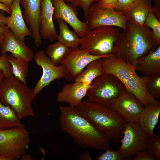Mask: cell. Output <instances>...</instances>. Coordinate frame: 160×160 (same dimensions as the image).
Wrapping results in <instances>:
<instances>
[{
	"label": "cell",
	"instance_id": "obj_21",
	"mask_svg": "<svg viewBox=\"0 0 160 160\" xmlns=\"http://www.w3.org/2000/svg\"><path fill=\"white\" fill-rule=\"evenodd\" d=\"M152 0H137L133 2L124 14L128 21L138 25L144 24L150 12L154 13L151 4Z\"/></svg>",
	"mask_w": 160,
	"mask_h": 160
},
{
	"label": "cell",
	"instance_id": "obj_7",
	"mask_svg": "<svg viewBox=\"0 0 160 160\" xmlns=\"http://www.w3.org/2000/svg\"><path fill=\"white\" fill-rule=\"evenodd\" d=\"M125 89L116 77L103 73L93 81L86 96L88 101L108 107Z\"/></svg>",
	"mask_w": 160,
	"mask_h": 160
},
{
	"label": "cell",
	"instance_id": "obj_28",
	"mask_svg": "<svg viewBox=\"0 0 160 160\" xmlns=\"http://www.w3.org/2000/svg\"><path fill=\"white\" fill-rule=\"evenodd\" d=\"M153 30L152 32L157 46L160 45V20L152 12H149L144 24Z\"/></svg>",
	"mask_w": 160,
	"mask_h": 160
},
{
	"label": "cell",
	"instance_id": "obj_42",
	"mask_svg": "<svg viewBox=\"0 0 160 160\" xmlns=\"http://www.w3.org/2000/svg\"><path fill=\"white\" fill-rule=\"evenodd\" d=\"M20 158L23 160H33L32 156L30 154H26L25 153L22 154Z\"/></svg>",
	"mask_w": 160,
	"mask_h": 160
},
{
	"label": "cell",
	"instance_id": "obj_23",
	"mask_svg": "<svg viewBox=\"0 0 160 160\" xmlns=\"http://www.w3.org/2000/svg\"><path fill=\"white\" fill-rule=\"evenodd\" d=\"M57 20L60 30L57 41L69 48L79 46L80 38L77 34L74 31H71L63 20L59 18Z\"/></svg>",
	"mask_w": 160,
	"mask_h": 160
},
{
	"label": "cell",
	"instance_id": "obj_20",
	"mask_svg": "<svg viewBox=\"0 0 160 160\" xmlns=\"http://www.w3.org/2000/svg\"><path fill=\"white\" fill-rule=\"evenodd\" d=\"M135 67L136 71L144 76L160 74V45L154 50L139 58Z\"/></svg>",
	"mask_w": 160,
	"mask_h": 160
},
{
	"label": "cell",
	"instance_id": "obj_35",
	"mask_svg": "<svg viewBox=\"0 0 160 160\" xmlns=\"http://www.w3.org/2000/svg\"><path fill=\"white\" fill-rule=\"evenodd\" d=\"M135 156L128 160H156L155 157L146 150L142 151Z\"/></svg>",
	"mask_w": 160,
	"mask_h": 160
},
{
	"label": "cell",
	"instance_id": "obj_22",
	"mask_svg": "<svg viewBox=\"0 0 160 160\" xmlns=\"http://www.w3.org/2000/svg\"><path fill=\"white\" fill-rule=\"evenodd\" d=\"M160 113V104L150 105L144 107L137 122L149 137L154 134L153 130L158 124Z\"/></svg>",
	"mask_w": 160,
	"mask_h": 160
},
{
	"label": "cell",
	"instance_id": "obj_46",
	"mask_svg": "<svg viewBox=\"0 0 160 160\" xmlns=\"http://www.w3.org/2000/svg\"><path fill=\"white\" fill-rule=\"evenodd\" d=\"M66 3H70L74 4L75 0H63Z\"/></svg>",
	"mask_w": 160,
	"mask_h": 160
},
{
	"label": "cell",
	"instance_id": "obj_16",
	"mask_svg": "<svg viewBox=\"0 0 160 160\" xmlns=\"http://www.w3.org/2000/svg\"><path fill=\"white\" fill-rule=\"evenodd\" d=\"M9 52L17 58L30 63L33 58L32 50L25 43L20 42L12 31L8 28L4 35L0 43V52L2 55Z\"/></svg>",
	"mask_w": 160,
	"mask_h": 160
},
{
	"label": "cell",
	"instance_id": "obj_36",
	"mask_svg": "<svg viewBox=\"0 0 160 160\" xmlns=\"http://www.w3.org/2000/svg\"><path fill=\"white\" fill-rule=\"evenodd\" d=\"M116 1L117 0H100L98 3L100 8L113 9Z\"/></svg>",
	"mask_w": 160,
	"mask_h": 160
},
{
	"label": "cell",
	"instance_id": "obj_14",
	"mask_svg": "<svg viewBox=\"0 0 160 160\" xmlns=\"http://www.w3.org/2000/svg\"><path fill=\"white\" fill-rule=\"evenodd\" d=\"M144 107L138 99L125 89L108 107L117 112L129 123L138 122Z\"/></svg>",
	"mask_w": 160,
	"mask_h": 160
},
{
	"label": "cell",
	"instance_id": "obj_29",
	"mask_svg": "<svg viewBox=\"0 0 160 160\" xmlns=\"http://www.w3.org/2000/svg\"><path fill=\"white\" fill-rule=\"evenodd\" d=\"M148 92L154 98L160 97V74L150 77L146 84Z\"/></svg>",
	"mask_w": 160,
	"mask_h": 160
},
{
	"label": "cell",
	"instance_id": "obj_27",
	"mask_svg": "<svg viewBox=\"0 0 160 160\" xmlns=\"http://www.w3.org/2000/svg\"><path fill=\"white\" fill-rule=\"evenodd\" d=\"M69 49L68 48L57 41L49 45L45 52L50 58L52 62L57 65L66 57Z\"/></svg>",
	"mask_w": 160,
	"mask_h": 160
},
{
	"label": "cell",
	"instance_id": "obj_26",
	"mask_svg": "<svg viewBox=\"0 0 160 160\" xmlns=\"http://www.w3.org/2000/svg\"><path fill=\"white\" fill-rule=\"evenodd\" d=\"M8 61L11 66L13 76L27 85L29 63L23 59L16 58L12 55H9Z\"/></svg>",
	"mask_w": 160,
	"mask_h": 160
},
{
	"label": "cell",
	"instance_id": "obj_33",
	"mask_svg": "<svg viewBox=\"0 0 160 160\" xmlns=\"http://www.w3.org/2000/svg\"><path fill=\"white\" fill-rule=\"evenodd\" d=\"M100 0H75L74 5L80 7L83 10L86 20L91 6L94 3H98Z\"/></svg>",
	"mask_w": 160,
	"mask_h": 160
},
{
	"label": "cell",
	"instance_id": "obj_2",
	"mask_svg": "<svg viewBox=\"0 0 160 160\" xmlns=\"http://www.w3.org/2000/svg\"><path fill=\"white\" fill-rule=\"evenodd\" d=\"M158 46L150 28L128 21L126 28L119 33L115 41L113 54L135 66L139 58L154 50Z\"/></svg>",
	"mask_w": 160,
	"mask_h": 160
},
{
	"label": "cell",
	"instance_id": "obj_41",
	"mask_svg": "<svg viewBox=\"0 0 160 160\" xmlns=\"http://www.w3.org/2000/svg\"><path fill=\"white\" fill-rule=\"evenodd\" d=\"M80 159L81 160H92L89 152L88 151H86L81 155L80 157Z\"/></svg>",
	"mask_w": 160,
	"mask_h": 160
},
{
	"label": "cell",
	"instance_id": "obj_38",
	"mask_svg": "<svg viewBox=\"0 0 160 160\" xmlns=\"http://www.w3.org/2000/svg\"><path fill=\"white\" fill-rule=\"evenodd\" d=\"M5 12L0 9V23L6 25L8 16H7L5 14Z\"/></svg>",
	"mask_w": 160,
	"mask_h": 160
},
{
	"label": "cell",
	"instance_id": "obj_3",
	"mask_svg": "<svg viewBox=\"0 0 160 160\" xmlns=\"http://www.w3.org/2000/svg\"><path fill=\"white\" fill-rule=\"evenodd\" d=\"M103 73L112 75L118 78L126 89L146 106L160 104L147 91L146 84L150 76L139 77L135 66L127 63L115 56L100 59Z\"/></svg>",
	"mask_w": 160,
	"mask_h": 160
},
{
	"label": "cell",
	"instance_id": "obj_1",
	"mask_svg": "<svg viewBox=\"0 0 160 160\" xmlns=\"http://www.w3.org/2000/svg\"><path fill=\"white\" fill-rule=\"evenodd\" d=\"M61 129L69 135L81 148L105 150L110 141L106 135L75 107L60 106Z\"/></svg>",
	"mask_w": 160,
	"mask_h": 160
},
{
	"label": "cell",
	"instance_id": "obj_31",
	"mask_svg": "<svg viewBox=\"0 0 160 160\" xmlns=\"http://www.w3.org/2000/svg\"><path fill=\"white\" fill-rule=\"evenodd\" d=\"M8 56L9 55L6 53L2 54L0 57V69L3 71L6 78L13 76L11 66L8 61Z\"/></svg>",
	"mask_w": 160,
	"mask_h": 160
},
{
	"label": "cell",
	"instance_id": "obj_34",
	"mask_svg": "<svg viewBox=\"0 0 160 160\" xmlns=\"http://www.w3.org/2000/svg\"><path fill=\"white\" fill-rule=\"evenodd\" d=\"M132 3L129 0H117L113 9L116 12L124 13L129 8Z\"/></svg>",
	"mask_w": 160,
	"mask_h": 160
},
{
	"label": "cell",
	"instance_id": "obj_9",
	"mask_svg": "<svg viewBox=\"0 0 160 160\" xmlns=\"http://www.w3.org/2000/svg\"><path fill=\"white\" fill-rule=\"evenodd\" d=\"M149 137L137 122L127 123L120 141L121 145L117 151L128 160L146 149Z\"/></svg>",
	"mask_w": 160,
	"mask_h": 160
},
{
	"label": "cell",
	"instance_id": "obj_32",
	"mask_svg": "<svg viewBox=\"0 0 160 160\" xmlns=\"http://www.w3.org/2000/svg\"><path fill=\"white\" fill-rule=\"evenodd\" d=\"M104 153L96 157L98 160H125V159L117 150H105Z\"/></svg>",
	"mask_w": 160,
	"mask_h": 160
},
{
	"label": "cell",
	"instance_id": "obj_24",
	"mask_svg": "<svg viewBox=\"0 0 160 160\" xmlns=\"http://www.w3.org/2000/svg\"><path fill=\"white\" fill-rule=\"evenodd\" d=\"M100 59L90 62L87 66L85 70L76 76L74 79V82L83 83L90 86L96 77L103 73Z\"/></svg>",
	"mask_w": 160,
	"mask_h": 160
},
{
	"label": "cell",
	"instance_id": "obj_12",
	"mask_svg": "<svg viewBox=\"0 0 160 160\" xmlns=\"http://www.w3.org/2000/svg\"><path fill=\"white\" fill-rule=\"evenodd\" d=\"M55 8L53 19H60L68 23L80 38L85 36L90 30L87 23L78 18L77 7L63 0H51Z\"/></svg>",
	"mask_w": 160,
	"mask_h": 160
},
{
	"label": "cell",
	"instance_id": "obj_44",
	"mask_svg": "<svg viewBox=\"0 0 160 160\" xmlns=\"http://www.w3.org/2000/svg\"><path fill=\"white\" fill-rule=\"evenodd\" d=\"M0 160H14L13 159L0 155Z\"/></svg>",
	"mask_w": 160,
	"mask_h": 160
},
{
	"label": "cell",
	"instance_id": "obj_11",
	"mask_svg": "<svg viewBox=\"0 0 160 160\" xmlns=\"http://www.w3.org/2000/svg\"><path fill=\"white\" fill-rule=\"evenodd\" d=\"M33 58L36 65L41 67L42 69L41 77L33 88V94L35 97L52 81L64 78L65 70L63 65L58 66L54 65L43 50L37 52L34 55Z\"/></svg>",
	"mask_w": 160,
	"mask_h": 160
},
{
	"label": "cell",
	"instance_id": "obj_10",
	"mask_svg": "<svg viewBox=\"0 0 160 160\" xmlns=\"http://www.w3.org/2000/svg\"><path fill=\"white\" fill-rule=\"evenodd\" d=\"M85 20L90 30L99 26H113L123 30L126 28L129 21L124 12L100 8L98 3L91 6Z\"/></svg>",
	"mask_w": 160,
	"mask_h": 160
},
{
	"label": "cell",
	"instance_id": "obj_37",
	"mask_svg": "<svg viewBox=\"0 0 160 160\" xmlns=\"http://www.w3.org/2000/svg\"><path fill=\"white\" fill-rule=\"evenodd\" d=\"M154 5L153 8L154 10V14L160 20V0H154Z\"/></svg>",
	"mask_w": 160,
	"mask_h": 160
},
{
	"label": "cell",
	"instance_id": "obj_8",
	"mask_svg": "<svg viewBox=\"0 0 160 160\" xmlns=\"http://www.w3.org/2000/svg\"><path fill=\"white\" fill-rule=\"evenodd\" d=\"M28 131L24 125L0 129V155L18 160L25 153L30 143Z\"/></svg>",
	"mask_w": 160,
	"mask_h": 160
},
{
	"label": "cell",
	"instance_id": "obj_17",
	"mask_svg": "<svg viewBox=\"0 0 160 160\" xmlns=\"http://www.w3.org/2000/svg\"><path fill=\"white\" fill-rule=\"evenodd\" d=\"M55 8L51 0H41L39 30L42 39L53 42L57 35L53 21Z\"/></svg>",
	"mask_w": 160,
	"mask_h": 160
},
{
	"label": "cell",
	"instance_id": "obj_13",
	"mask_svg": "<svg viewBox=\"0 0 160 160\" xmlns=\"http://www.w3.org/2000/svg\"><path fill=\"white\" fill-rule=\"evenodd\" d=\"M115 56L113 54L105 56L90 55L79 47L69 48L68 55L60 64L65 67L64 78L68 81L74 80L75 77L81 72L91 62L104 57Z\"/></svg>",
	"mask_w": 160,
	"mask_h": 160
},
{
	"label": "cell",
	"instance_id": "obj_4",
	"mask_svg": "<svg viewBox=\"0 0 160 160\" xmlns=\"http://www.w3.org/2000/svg\"><path fill=\"white\" fill-rule=\"evenodd\" d=\"M107 137L111 142L119 143L127 123L116 111L108 107L88 100L75 107Z\"/></svg>",
	"mask_w": 160,
	"mask_h": 160
},
{
	"label": "cell",
	"instance_id": "obj_15",
	"mask_svg": "<svg viewBox=\"0 0 160 160\" xmlns=\"http://www.w3.org/2000/svg\"><path fill=\"white\" fill-rule=\"evenodd\" d=\"M23 10V17L31 33L35 45L39 47L41 43L39 30L41 0H20Z\"/></svg>",
	"mask_w": 160,
	"mask_h": 160
},
{
	"label": "cell",
	"instance_id": "obj_30",
	"mask_svg": "<svg viewBox=\"0 0 160 160\" xmlns=\"http://www.w3.org/2000/svg\"><path fill=\"white\" fill-rule=\"evenodd\" d=\"M153 155L156 160L160 159V137L154 135L149 137L145 149Z\"/></svg>",
	"mask_w": 160,
	"mask_h": 160
},
{
	"label": "cell",
	"instance_id": "obj_40",
	"mask_svg": "<svg viewBox=\"0 0 160 160\" xmlns=\"http://www.w3.org/2000/svg\"><path fill=\"white\" fill-rule=\"evenodd\" d=\"M0 9L2 10L9 14H10L11 10L10 7L7 6L0 2Z\"/></svg>",
	"mask_w": 160,
	"mask_h": 160
},
{
	"label": "cell",
	"instance_id": "obj_5",
	"mask_svg": "<svg viewBox=\"0 0 160 160\" xmlns=\"http://www.w3.org/2000/svg\"><path fill=\"white\" fill-rule=\"evenodd\" d=\"M33 89L14 76L5 77L0 85V102L10 107L21 119L33 117Z\"/></svg>",
	"mask_w": 160,
	"mask_h": 160
},
{
	"label": "cell",
	"instance_id": "obj_25",
	"mask_svg": "<svg viewBox=\"0 0 160 160\" xmlns=\"http://www.w3.org/2000/svg\"><path fill=\"white\" fill-rule=\"evenodd\" d=\"M24 124L14 111L0 102V129H12Z\"/></svg>",
	"mask_w": 160,
	"mask_h": 160
},
{
	"label": "cell",
	"instance_id": "obj_45",
	"mask_svg": "<svg viewBox=\"0 0 160 160\" xmlns=\"http://www.w3.org/2000/svg\"><path fill=\"white\" fill-rule=\"evenodd\" d=\"M4 77L5 76L3 72L0 69V85Z\"/></svg>",
	"mask_w": 160,
	"mask_h": 160
},
{
	"label": "cell",
	"instance_id": "obj_18",
	"mask_svg": "<svg viewBox=\"0 0 160 160\" xmlns=\"http://www.w3.org/2000/svg\"><path fill=\"white\" fill-rule=\"evenodd\" d=\"M10 7L11 12L6 25L20 42L25 43V38L31 36V33L24 21L20 0H14Z\"/></svg>",
	"mask_w": 160,
	"mask_h": 160
},
{
	"label": "cell",
	"instance_id": "obj_19",
	"mask_svg": "<svg viewBox=\"0 0 160 160\" xmlns=\"http://www.w3.org/2000/svg\"><path fill=\"white\" fill-rule=\"evenodd\" d=\"M90 86L83 83L76 82L65 84L57 94L56 101L67 103L70 106L76 107L86 96Z\"/></svg>",
	"mask_w": 160,
	"mask_h": 160
},
{
	"label": "cell",
	"instance_id": "obj_43",
	"mask_svg": "<svg viewBox=\"0 0 160 160\" xmlns=\"http://www.w3.org/2000/svg\"><path fill=\"white\" fill-rule=\"evenodd\" d=\"M14 0H0V2L10 7Z\"/></svg>",
	"mask_w": 160,
	"mask_h": 160
},
{
	"label": "cell",
	"instance_id": "obj_47",
	"mask_svg": "<svg viewBox=\"0 0 160 160\" xmlns=\"http://www.w3.org/2000/svg\"><path fill=\"white\" fill-rule=\"evenodd\" d=\"M129 0L130 1H131L133 3V2L136 1L137 0Z\"/></svg>",
	"mask_w": 160,
	"mask_h": 160
},
{
	"label": "cell",
	"instance_id": "obj_39",
	"mask_svg": "<svg viewBox=\"0 0 160 160\" xmlns=\"http://www.w3.org/2000/svg\"><path fill=\"white\" fill-rule=\"evenodd\" d=\"M8 28L5 24L0 23V43L5 31Z\"/></svg>",
	"mask_w": 160,
	"mask_h": 160
},
{
	"label": "cell",
	"instance_id": "obj_6",
	"mask_svg": "<svg viewBox=\"0 0 160 160\" xmlns=\"http://www.w3.org/2000/svg\"><path fill=\"white\" fill-rule=\"evenodd\" d=\"M120 32L119 28L115 26L97 27L80 38L79 48L93 55L113 54L114 42Z\"/></svg>",
	"mask_w": 160,
	"mask_h": 160
}]
</instances>
